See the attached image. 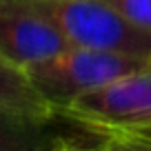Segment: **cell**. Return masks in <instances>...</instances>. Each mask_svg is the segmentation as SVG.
<instances>
[{"mask_svg": "<svg viewBox=\"0 0 151 151\" xmlns=\"http://www.w3.org/2000/svg\"><path fill=\"white\" fill-rule=\"evenodd\" d=\"M147 65H151V58L69 45L62 51L40 62H33L24 69L42 98L56 111H60L78 96Z\"/></svg>", "mask_w": 151, "mask_h": 151, "instance_id": "6da1fadb", "label": "cell"}, {"mask_svg": "<svg viewBox=\"0 0 151 151\" xmlns=\"http://www.w3.org/2000/svg\"><path fill=\"white\" fill-rule=\"evenodd\" d=\"M62 31L69 45L151 58V31L133 24L107 0H27Z\"/></svg>", "mask_w": 151, "mask_h": 151, "instance_id": "7a4b0ae2", "label": "cell"}, {"mask_svg": "<svg viewBox=\"0 0 151 151\" xmlns=\"http://www.w3.org/2000/svg\"><path fill=\"white\" fill-rule=\"evenodd\" d=\"M98 131H151V65L87 91L60 109Z\"/></svg>", "mask_w": 151, "mask_h": 151, "instance_id": "3957f363", "label": "cell"}, {"mask_svg": "<svg viewBox=\"0 0 151 151\" xmlns=\"http://www.w3.org/2000/svg\"><path fill=\"white\" fill-rule=\"evenodd\" d=\"M69 47L62 31L27 0H0V53L20 67Z\"/></svg>", "mask_w": 151, "mask_h": 151, "instance_id": "277c9868", "label": "cell"}, {"mask_svg": "<svg viewBox=\"0 0 151 151\" xmlns=\"http://www.w3.org/2000/svg\"><path fill=\"white\" fill-rule=\"evenodd\" d=\"M80 124L65 113L51 120L0 113V151H58L62 138Z\"/></svg>", "mask_w": 151, "mask_h": 151, "instance_id": "5b68a950", "label": "cell"}, {"mask_svg": "<svg viewBox=\"0 0 151 151\" xmlns=\"http://www.w3.org/2000/svg\"><path fill=\"white\" fill-rule=\"evenodd\" d=\"M0 113L51 120L60 111L51 107L31 82L27 69L0 53Z\"/></svg>", "mask_w": 151, "mask_h": 151, "instance_id": "8992f818", "label": "cell"}, {"mask_svg": "<svg viewBox=\"0 0 151 151\" xmlns=\"http://www.w3.org/2000/svg\"><path fill=\"white\" fill-rule=\"evenodd\" d=\"M104 131L80 124L76 131L62 138L58 151H104Z\"/></svg>", "mask_w": 151, "mask_h": 151, "instance_id": "52a82bcc", "label": "cell"}, {"mask_svg": "<svg viewBox=\"0 0 151 151\" xmlns=\"http://www.w3.org/2000/svg\"><path fill=\"white\" fill-rule=\"evenodd\" d=\"M104 151H151V131H107Z\"/></svg>", "mask_w": 151, "mask_h": 151, "instance_id": "ba28073f", "label": "cell"}, {"mask_svg": "<svg viewBox=\"0 0 151 151\" xmlns=\"http://www.w3.org/2000/svg\"><path fill=\"white\" fill-rule=\"evenodd\" d=\"M107 2L133 24L151 31V0H107Z\"/></svg>", "mask_w": 151, "mask_h": 151, "instance_id": "9c48e42d", "label": "cell"}]
</instances>
